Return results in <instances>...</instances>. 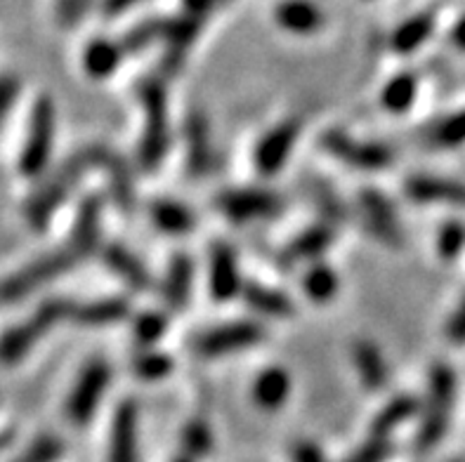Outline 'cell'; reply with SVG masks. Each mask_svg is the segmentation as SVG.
<instances>
[{"mask_svg":"<svg viewBox=\"0 0 465 462\" xmlns=\"http://www.w3.org/2000/svg\"><path fill=\"white\" fill-rule=\"evenodd\" d=\"M100 224L102 201L97 196H90L78 205L69 236L59 246L50 248L47 252L29 260L19 270L0 279V307L17 305L22 300L38 293L41 288L53 286L62 276L71 274L78 264L85 262L97 251Z\"/></svg>","mask_w":465,"mask_h":462,"instance_id":"obj_1","label":"cell"},{"mask_svg":"<svg viewBox=\"0 0 465 462\" xmlns=\"http://www.w3.org/2000/svg\"><path fill=\"white\" fill-rule=\"evenodd\" d=\"M104 149L106 147L102 144H88V147L78 149L76 153L66 158L64 163H59L38 182L35 192L24 203V220L31 229L43 231L53 222V217L66 203L71 193L76 192L83 177L88 175L90 170L100 168Z\"/></svg>","mask_w":465,"mask_h":462,"instance_id":"obj_2","label":"cell"},{"mask_svg":"<svg viewBox=\"0 0 465 462\" xmlns=\"http://www.w3.org/2000/svg\"><path fill=\"white\" fill-rule=\"evenodd\" d=\"M76 302L69 298H47L29 316L0 330V369H17L31 351L53 333L59 323L71 321Z\"/></svg>","mask_w":465,"mask_h":462,"instance_id":"obj_3","label":"cell"},{"mask_svg":"<svg viewBox=\"0 0 465 462\" xmlns=\"http://www.w3.org/2000/svg\"><path fill=\"white\" fill-rule=\"evenodd\" d=\"M57 144V109L50 94H38L26 116L17 152V172L24 180H43L50 172Z\"/></svg>","mask_w":465,"mask_h":462,"instance_id":"obj_4","label":"cell"},{"mask_svg":"<svg viewBox=\"0 0 465 462\" xmlns=\"http://www.w3.org/2000/svg\"><path fill=\"white\" fill-rule=\"evenodd\" d=\"M142 112H144V130L140 142V163L147 170L159 168L168 152V104L165 90L159 78H144L137 85Z\"/></svg>","mask_w":465,"mask_h":462,"instance_id":"obj_5","label":"cell"},{"mask_svg":"<svg viewBox=\"0 0 465 462\" xmlns=\"http://www.w3.org/2000/svg\"><path fill=\"white\" fill-rule=\"evenodd\" d=\"M456 398V378L447 366H435L430 373V387H428V406L420 422V429L416 434V446L419 451H430L435 448L449 429L451 410H454Z\"/></svg>","mask_w":465,"mask_h":462,"instance_id":"obj_6","label":"cell"},{"mask_svg":"<svg viewBox=\"0 0 465 462\" xmlns=\"http://www.w3.org/2000/svg\"><path fill=\"white\" fill-rule=\"evenodd\" d=\"M112 382V366L104 359H93L81 369L76 382L66 394L64 416L74 428H85L102 404Z\"/></svg>","mask_w":465,"mask_h":462,"instance_id":"obj_7","label":"cell"},{"mask_svg":"<svg viewBox=\"0 0 465 462\" xmlns=\"http://www.w3.org/2000/svg\"><path fill=\"white\" fill-rule=\"evenodd\" d=\"M265 330L258 323L251 321H234L224 323V326L211 328L206 333H201L199 338L192 342L194 354L203 359L227 357V354H236V351L251 349L258 342H262Z\"/></svg>","mask_w":465,"mask_h":462,"instance_id":"obj_8","label":"cell"},{"mask_svg":"<svg viewBox=\"0 0 465 462\" xmlns=\"http://www.w3.org/2000/svg\"><path fill=\"white\" fill-rule=\"evenodd\" d=\"M215 205L232 222L274 220L283 211L282 196L272 192H262V189H230V192L220 193Z\"/></svg>","mask_w":465,"mask_h":462,"instance_id":"obj_9","label":"cell"},{"mask_svg":"<svg viewBox=\"0 0 465 462\" xmlns=\"http://www.w3.org/2000/svg\"><path fill=\"white\" fill-rule=\"evenodd\" d=\"M322 149L331 156H336L342 163L360 170H381L392 163V152L376 142H360L345 135L341 130H329L319 140Z\"/></svg>","mask_w":465,"mask_h":462,"instance_id":"obj_10","label":"cell"},{"mask_svg":"<svg viewBox=\"0 0 465 462\" xmlns=\"http://www.w3.org/2000/svg\"><path fill=\"white\" fill-rule=\"evenodd\" d=\"M302 123L298 118H289L279 123L277 128H272L262 140L258 142L255 147L253 163L258 168L260 175H274L283 168V163L289 161L291 152L298 144V137H301Z\"/></svg>","mask_w":465,"mask_h":462,"instance_id":"obj_11","label":"cell"},{"mask_svg":"<svg viewBox=\"0 0 465 462\" xmlns=\"http://www.w3.org/2000/svg\"><path fill=\"white\" fill-rule=\"evenodd\" d=\"M203 17H196V15H189L184 12L183 17L168 19V29H165V50L163 59H161V71L165 76H173L177 71L183 69L187 53L194 45L196 35L203 29Z\"/></svg>","mask_w":465,"mask_h":462,"instance_id":"obj_12","label":"cell"},{"mask_svg":"<svg viewBox=\"0 0 465 462\" xmlns=\"http://www.w3.org/2000/svg\"><path fill=\"white\" fill-rule=\"evenodd\" d=\"M361 215H364L366 227L371 229V234L378 241H383L388 246H401V227L397 220V212L383 193L376 189H364L360 196Z\"/></svg>","mask_w":465,"mask_h":462,"instance_id":"obj_13","label":"cell"},{"mask_svg":"<svg viewBox=\"0 0 465 462\" xmlns=\"http://www.w3.org/2000/svg\"><path fill=\"white\" fill-rule=\"evenodd\" d=\"M208 281L215 300H230L242 293V274L236 252L227 243H213L211 262H208Z\"/></svg>","mask_w":465,"mask_h":462,"instance_id":"obj_14","label":"cell"},{"mask_svg":"<svg viewBox=\"0 0 465 462\" xmlns=\"http://www.w3.org/2000/svg\"><path fill=\"white\" fill-rule=\"evenodd\" d=\"M109 462H137V406L124 401L114 413Z\"/></svg>","mask_w":465,"mask_h":462,"instance_id":"obj_15","label":"cell"},{"mask_svg":"<svg viewBox=\"0 0 465 462\" xmlns=\"http://www.w3.org/2000/svg\"><path fill=\"white\" fill-rule=\"evenodd\" d=\"M184 137H187V168L192 177L208 175L213 165V142L206 116L192 113L184 128Z\"/></svg>","mask_w":465,"mask_h":462,"instance_id":"obj_16","label":"cell"},{"mask_svg":"<svg viewBox=\"0 0 465 462\" xmlns=\"http://www.w3.org/2000/svg\"><path fill=\"white\" fill-rule=\"evenodd\" d=\"M274 19L282 29L298 35L317 34L324 26V15L317 5L307 0H283L274 10Z\"/></svg>","mask_w":465,"mask_h":462,"instance_id":"obj_17","label":"cell"},{"mask_svg":"<svg viewBox=\"0 0 465 462\" xmlns=\"http://www.w3.org/2000/svg\"><path fill=\"white\" fill-rule=\"evenodd\" d=\"M407 192L419 203H444L463 205L465 208V184L451 180H437V177H413L407 182Z\"/></svg>","mask_w":465,"mask_h":462,"instance_id":"obj_18","label":"cell"},{"mask_svg":"<svg viewBox=\"0 0 465 462\" xmlns=\"http://www.w3.org/2000/svg\"><path fill=\"white\" fill-rule=\"evenodd\" d=\"M128 316V302L121 298H102L93 302H76L71 323L85 328H102L109 323L124 321Z\"/></svg>","mask_w":465,"mask_h":462,"instance_id":"obj_19","label":"cell"},{"mask_svg":"<svg viewBox=\"0 0 465 462\" xmlns=\"http://www.w3.org/2000/svg\"><path fill=\"white\" fill-rule=\"evenodd\" d=\"M192 281H194V264L187 255H175L171 260L168 274L163 283V298L173 311H183L192 295Z\"/></svg>","mask_w":465,"mask_h":462,"instance_id":"obj_20","label":"cell"},{"mask_svg":"<svg viewBox=\"0 0 465 462\" xmlns=\"http://www.w3.org/2000/svg\"><path fill=\"white\" fill-rule=\"evenodd\" d=\"M100 168L109 177V189H112V196L118 208L133 211L135 208V184H133V175H130V168L125 165L124 158L106 147Z\"/></svg>","mask_w":465,"mask_h":462,"instance_id":"obj_21","label":"cell"},{"mask_svg":"<svg viewBox=\"0 0 465 462\" xmlns=\"http://www.w3.org/2000/svg\"><path fill=\"white\" fill-rule=\"evenodd\" d=\"M106 267L114 271V274L121 279V281L128 283L130 288L135 290H149L152 286V276L144 270V264L124 246H106L102 252Z\"/></svg>","mask_w":465,"mask_h":462,"instance_id":"obj_22","label":"cell"},{"mask_svg":"<svg viewBox=\"0 0 465 462\" xmlns=\"http://www.w3.org/2000/svg\"><path fill=\"white\" fill-rule=\"evenodd\" d=\"M354 359V369H357V375H360L361 385L371 392H378L383 389L385 382H388V366H385L383 354L378 351V347L373 342H357L352 349Z\"/></svg>","mask_w":465,"mask_h":462,"instance_id":"obj_23","label":"cell"},{"mask_svg":"<svg viewBox=\"0 0 465 462\" xmlns=\"http://www.w3.org/2000/svg\"><path fill=\"white\" fill-rule=\"evenodd\" d=\"M331 243H333V227L331 224H319V227L305 229L298 239L291 241L282 258L286 260V264L307 262V260L319 258Z\"/></svg>","mask_w":465,"mask_h":462,"instance_id":"obj_24","label":"cell"},{"mask_svg":"<svg viewBox=\"0 0 465 462\" xmlns=\"http://www.w3.org/2000/svg\"><path fill=\"white\" fill-rule=\"evenodd\" d=\"M124 47L121 43L104 41V38H97V41H90L83 50L81 64L83 71L88 74L90 78H106L109 74H114L124 57Z\"/></svg>","mask_w":465,"mask_h":462,"instance_id":"obj_25","label":"cell"},{"mask_svg":"<svg viewBox=\"0 0 465 462\" xmlns=\"http://www.w3.org/2000/svg\"><path fill=\"white\" fill-rule=\"evenodd\" d=\"M149 217H152L153 227L171 236H183L194 229V215H192V211L184 208L183 203H177V201H153L149 205Z\"/></svg>","mask_w":465,"mask_h":462,"instance_id":"obj_26","label":"cell"},{"mask_svg":"<svg viewBox=\"0 0 465 462\" xmlns=\"http://www.w3.org/2000/svg\"><path fill=\"white\" fill-rule=\"evenodd\" d=\"M291 394V378L283 369H270L258 375L253 385V401L265 410H277Z\"/></svg>","mask_w":465,"mask_h":462,"instance_id":"obj_27","label":"cell"},{"mask_svg":"<svg viewBox=\"0 0 465 462\" xmlns=\"http://www.w3.org/2000/svg\"><path fill=\"white\" fill-rule=\"evenodd\" d=\"M243 298L255 311L267 316H277V319H286L293 314V302L286 293L277 290V288L262 286V283H248L243 288Z\"/></svg>","mask_w":465,"mask_h":462,"instance_id":"obj_28","label":"cell"},{"mask_svg":"<svg viewBox=\"0 0 465 462\" xmlns=\"http://www.w3.org/2000/svg\"><path fill=\"white\" fill-rule=\"evenodd\" d=\"M416 408H419L416 398H411V397L392 398V401H390V404L385 406L381 413H378L376 420H373L371 437L388 439L390 434L395 432V429H400L404 422L411 420V418L416 416Z\"/></svg>","mask_w":465,"mask_h":462,"instance_id":"obj_29","label":"cell"},{"mask_svg":"<svg viewBox=\"0 0 465 462\" xmlns=\"http://www.w3.org/2000/svg\"><path fill=\"white\" fill-rule=\"evenodd\" d=\"M432 29H435V15L432 12L416 15L392 34V47L397 53H413L416 47H420V43L430 38Z\"/></svg>","mask_w":465,"mask_h":462,"instance_id":"obj_30","label":"cell"},{"mask_svg":"<svg viewBox=\"0 0 465 462\" xmlns=\"http://www.w3.org/2000/svg\"><path fill=\"white\" fill-rule=\"evenodd\" d=\"M416 90H419V83L413 74H401V76L392 78V81L385 85L383 94H381V102L388 112L401 113L407 112L409 106L416 100Z\"/></svg>","mask_w":465,"mask_h":462,"instance_id":"obj_31","label":"cell"},{"mask_svg":"<svg viewBox=\"0 0 465 462\" xmlns=\"http://www.w3.org/2000/svg\"><path fill=\"white\" fill-rule=\"evenodd\" d=\"M165 29H168V19H149V22L137 24L135 29H130L121 41L124 53H142L156 41H163Z\"/></svg>","mask_w":465,"mask_h":462,"instance_id":"obj_32","label":"cell"},{"mask_svg":"<svg viewBox=\"0 0 465 462\" xmlns=\"http://www.w3.org/2000/svg\"><path fill=\"white\" fill-rule=\"evenodd\" d=\"M64 456V444L54 434H41L35 437L22 453L12 457L7 462H59V457Z\"/></svg>","mask_w":465,"mask_h":462,"instance_id":"obj_33","label":"cell"},{"mask_svg":"<svg viewBox=\"0 0 465 462\" xmlns=\"http://www.w3.org/2000/svg\"><path fill=\"white\" fill-rule=\"evenodd\" d=\"M302 288H305L307 298H312L314 302H326L336 295L338 290V276L336 271L329 270L326 264H317L307 271L302 279Z\"/></svg>","mask_w":465,"mask_h":462,"instance_id":"obj_34","label":"cell"},{"mask_svg":"<svg viewBox=\"0 0 465 462\" xmlns=\"http://www.w3.org/2000/svg\"><path fill=\"white\" fill-rule=\"evenodd\" d=\"M428 142L432 147H459L465 142V112L454 113V116L444 118L437 125H432L430 135H428Z\"/></svg>","mask_w":465,"mask_h":462,"instance_id":"obj_35","label":"cell"},{"mask_svg":"<svg viewBox=\"0 0 465 462\" xmlns=\"http://www.w3.org/2000/svg\"><path fill=\"white\" fill-rule=\"evenodd\" d=\"M183 448L187 457H203L213 448V434L206 422L192 420L183 429Z\"/></svg>","mask_w":465,"mask_h":462,"instance_id":"obj_36","label":"cell"},{"mask_svg":"<svg viewBox=\"0 0 465 462\" xmlns=\"http://www.w3.org/2000/svg\"><path fill=\"white\" fill-rule=\"evenodd\" d=\"M312 196L319 212L324 215V220L331 224V227H333V224L345 222V208H342L341 199L333 193V189L326 187L324 182H312Z\"/></svg>","mask_w":465,"mask_h":462,"instance_id":"obj_37","label":"cell"},{"mask_svg":"<svg viewBox=\"0 0 465 462\" xmlns=\"http://www.w3.org/2000/svg\"><path fill=\"white\" fill-rule=\"evenodd\" d=\"M19 97H22V78L12 71L0 74V133L5 128L7 118L15 112Z\"/></svg>","mask_w":465,"mask_h":462,"instance_id":"obj_38","label":"cell"},{"mask_svg":"<svg viewBox=\"0 0 465 462\" xmlns=\"http://www.w3.org/2000/svg\"><path fill=\"white\" fill-rule=\"evenodd\" d=\"M93 7V0H54V24L62 31L76 29Z\"/></svg>","mask_w":465,"mask_h":462,"instance_id":"obj_39","label":"cell"},{"mask_svg":"<svg viewBox=\"0 0 465 462\" xmlns=\"http://www.w3.org/2000/svg\"><path fill=\"white\" fill-rule=\"evenodd\" d=\"M173 363L171 359L161 354V351H142L135 359V373L144 380H161L163 375L171 373Z\"/></svg>","mask_w":465,"mask_h":462,"instance_id":"obj_40","label":"cell"},{"mask_svg":"<svg viewBox=\"0 0 465 462\" xmlns=\"http://www.w3.org/2000/svg\"><path fill=\"white\" fill-rule=\"evenodd\" d=\"M165 316L159 314V311H149V314H142L135 323V338L140 345H153L156 339L163 338L165 333Z\"/></svg>","mask_w":465,"mask_h":462,"instance_id":"obj_41","label":"cell"},{"mask_svg":"<svg viewBox=\"0 0 465 462\" xmlns=\"http://www.w3.org/2000/svg\"><path fill=\"white\" fill-rule=\"evenodd\" d=\"M465 246V227L459 222L444 224L440 236H437V251L447 260L456 258Z\"/></svg>","mask_w":465,"mask_h":462,"instance_id":"obj_42","label":"cell"},{"mask_svg":"<svg viewBox=\"0 0 465 462\" xmlns=\"http://www.w3.org/2000/svg\"><path fill=\"white\" fill-rule=\"evenodd\" d=\"M390 456V441L381 437H371L364 446H360L345 462H383Z\"/></svg>","mask_w":465,"mask_h":462,"instance_id":"obj_43","label":"cell"},{"mask_svg":"<svg viewBox=\"0 0 465 462\" xmlns=\"http://www.w3.org/2000/svg\"><path fill=\"white\" fill-rule=\"evenodd\" d=\"M291 462H326V457L312 441H295L291 446Z\"/></svg>","mask_w":465,"mask_h":462,"instance_id":"obj_44","label":"cell"},{"mask_svg":"<svg viewBox=\"0 0 465 462\" xmlns=\"http://www.w3.org/2000/svg\"><path fill=\"white\" fill-rule=\"evenodd\" d=\"M449 338L456 339V342H465V298L463 302L459 305V310L451 314V319H449Z\"/></svg>","mask_w":465,"mask_h":462,"instance_id":"obj_45","label":"cell"},{"mask_svg":"<svg viewBox=\"0 0 465 462\" xmlns=\"http://www.w3.org/2000/svg\"><path fill=\"white\" fill-rule=\"evenodd\" d=\"M183 3H184V12L206 19L208 15H211L213 7L218 5L220 0H183Z\"/></svg>","mask_w":465,"mask_h":462,"instance_id":"obj_46","label":"cell"},{"mask_svg":"<svg viewBox=\"0 0 465 462\" xmlns=\"http://www.w3.org/2000/svg\"><path fill=\"white\" fill-rule=\"evenodd\" d=\"M135 3H140V0H104V15H109V17H116V15H124L125 10H130V7L135 5Z\"/></svg>","mask_w":465,"mask_h":462,"instance_id":"obj_47","label":"cell"},{"mask_svg":"<svg viewBox=\"0 0 465 462\" xmlns=\"http://www.w3.org/2000/svg\"><path fill=\"white\" fill-rule=\"evenodd\" d=\"M451 43H454L459 50H465V17L460 19L454 26V31H451Z\"/></svg>","mask_w":465,"mask_h":462,"instance_id":"obj_48","label":"cell"},{"mask_svg":"<svg viewBox=\"0 0 465 462\" xmlns=\"http://www.w3.org/2000/svg\"><path fill=\"white\" fill-rule=\"evenodd\" d=\"M12 441H15V432L12 429H0V456L10 448Z\"/></svg>","mask_w":465,"mask_h":462,"instance_id":"obj_49","label":"cell"},{"mask_svg":"<svg viewBox=\"0 0 465 462\" xmlns=\"http://www.w3.org/2000/svg\"><path fill=\"white\" fill-rule=\"evenodd\" d=\"M173 462H194V460H192V457H175Z\"/></svg>","mask_w":465,"mask_h":462,"instance_id":"obj_50","label":"cell"},{"mask_svg":"<svg viewBox=\"0 0 465 462\" xmlns=\"http://www.w3.org/2000/svg\"><path fill=\"white\" fill-rule=\"evenodd\" d=\"M220 3H223V0H220Z\"/></svg>","mask_w":465,"mask_h":462,"instance_id":"obj_51","label":"cell"},{"mask_svg":"<svg viewBox=\"0 0 465 462\" xmlns=\"http://www.w3.org/2000/svg\"><path fill=\"white\" fill-rule=\"evenodd\" d=\"M456 462H459V460H456Z\"/></svg>","mask_w":465,"mask_h":462,"instance_id":"obj_52","label":"cell"}]
</instances>
